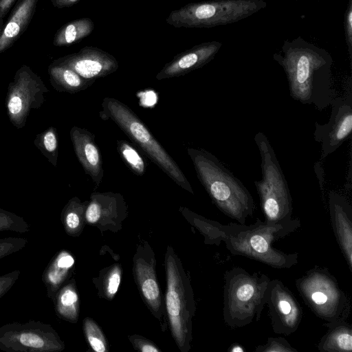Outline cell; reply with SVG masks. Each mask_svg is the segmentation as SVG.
Masks as SVG:
<instances>
[{
    "instance_id": "obj_1",
    "label": "cell",
    "mask_w": 352,
    "mask_h": 352,
    "mask_svg": "<svg viewBox=\"0 0 352 352\" xmlns=\"http://www.w3.org/2000/svg\"><path fill=\"white\" fill-rule=\"evenodd\" d=\"M273 58L283 69L294 100L320 111L330 106L335 98L333 59L326 50L298 36L285 41Z\"/></svg>"
},
{
    "instance_id": "obj_2",
    "label": "cell",
    "mask_w": 352,
    "mask_h": 352,
    "mask_svg": "<svg viewBox=\"0 0 352 352\" xmlns=\"http://www.w3.org/2000/svg\"><path fill=\"white\" fill-rule=\"evenodd\" d=\"M187 153L199 182L214 204L225 215L245 224L255 209L254 199L248 188L209 151L188 148Z\"/></svg>"
},
{
    "instance_id": "obj_3",
    "label": "cell",
    "mask_w": 352,
    "mask_h": 352,
    "mask_svg": "<svg viewBox=\"0 0 352 352\" xmlns=\"http://www.w3.org/2000/svg\"><path fill=\"white\" fill-rule=\"evenodd\" d=\"M300 227L298 219L291 223H267L257 218L254 224L225 225L226 248L234 255L243 256L276 269H289L298 263V254L285 253L272 243Z\"/></svg>"
},
{
    "instance_id": "obj_4",
    "label": "cell",
    "mask_w": 352,
    "mask_h": 352,
    "mask_svg": "<svg viewBox=\"0 0 352 352\" xmlns=\"http://www.w3.org/2000/svg\"><path fill=\"white\" fill-rule=\"evenodd\" d=\"M270 280L266 274L240 267L226 272L223 317L227 326L243 327L260 320Z\"/></svg>"
},
{
    "instance_id": "obj_5",
    "label": "cell",
    "mask_w": 352,
    "mask_h": 352,
    "mask_svg": "<svg viewBox=\"0 0 352 352\" xmlns=\"http://www.w3.org/2000/svg\"><path fill=\"white\" fill-rule=\"evenodd\" d=\"M100 116L113 121L176 184L194 194L190 182L176 162L130 107L116 98L106 97L102 102Z\"/></svg>"
},
{
    "instance_id": "obj_6",
    "label": "cell",
    "mask_w": 352,
    "mask_h": 352,
    "mask_svg": "<svg viewBox=\"0 0 352 352\" xmlns=\"http://www.w3.org/2000/svg\"><path fill=\"white\" fill-rule=\"evenodd\" d=\"M261 156L262 178L254 181L265 221L288 224L292 218V198L287 182L276 153L265 134L257 133L254 138Z\"/></svg>"
},
{
    "instance_id": "obj_7",
    "label": "cell",
    "mask_w": 352,
    "mask_h": 352,
    "mask_svg": "<svg viewBox=\"0 0 352 352\" xmlns=\"http://www.w3.org/2000/svg\"><path fill=\"white\" fill-rule=\"evenodd\" d=\"M166 309L173 338L182 352H188L192 340V320L195 301L188 276L170 247L165 256Z\"/></svg>"
},
{
    "instance_id": "obj_8",
    "label": "cell",
    "mask_w": 352,
    "mask_h": 352,
    "mask_svg": "<svg viewBox=\"0 0 352 352\" xmlns=\"http://www.w3.org/2000/svg\"><path fill=\"white\" fill-rule=\"evenodd\" d=\"M264 0H208L174 10L166 22L175 28H210L238 22L265 8Z\"/></svg>"
},
{
    "instance_id": "obj_9",
    "label": "cell",
    "mask_w": 352,
    "mask_h": 352,
    "mask_svg": "<svg viewBox=\"0 0 352 352\" xmlns=\"http://www.w3.org/2000/svg\"><path fill=\"white\" fill-rule=\"evenodd\" d=\"M295 283L305 304L316 317L327 322L346 320L349 298L327 268L316 265Z\"/></svg>"
},
{
    "instance_id": "obj_10",
    "label": "cell",
    "mask_w": 352,
    "mask_h": 352,
    "mask_svg": "<svg viewBox=\"0 0 352 352\" xmlns=\"http://www.w3.org/2000/svg\"><path fill=\"white\" fill-rule=\"evenodd\" d=\"M65 349L56 331L49 324L29 320L0 327V350L6 352H55Z\"/></svg>"
},
{
    "instance_id": "obj_11",
    "label": "cell",
    "mask_w": 352,
    "mask_h": 352,
    "mask_svg": "<svg viewBox=\"0 0 352 352\" xmlns=\"http://www.w3.org/2000/svg\"><path fill=\"white\" fill-rule=\"evenodd\" d=\"M48 92L41 78L30 67L21 65L10 82L6 94V106L10 122L22 129L30 111L42 106Z\"/></svg>"
},
{
    "instance_id": "obj_12",
    "label": "cell",
    "mask_w": 352,
    "mask_h": 352,
    "mask_svg": "<svg viewBox=\"0 0 352 352\" xmlns=\"http://www.w3.org/2000/svg\"><path fill=\"white\" fill-rule=\"evenodd\" d=\"M330 106L329 120L324 124L315 122L314 140L321 143V157H327L336 151L346 140L352 131V94L349 90L344 97H335Z\"/></svg>"
},
{
    "instance_id": "obj_13",
    "label": "cell",
    "mask_w": 352,
    "mask_h": 352,
    "mask_svg": "<svg viewBox=\"0 0 352 352\" xmlns=\"http://www.w3.org/2000/svg\"><path fill=\"white\" fill-rule=\"evenodd\" d=\"M266 305L275 333L290 336L297 331L302 319L303 311L294 294L281 280H270Z\"/></svg>"
},
{
    "instance_id": "obj_14",
    "label": "cell",
    "mask_w": 352,
    "mask_h": 352,
    "mask_svg": "<svg viewBox=\"0 0 352 352\" xmlns=\"http://www.w3.org/2000/svg\"><path fill=\"white\" fill-rule=\"evenodd\" d=\"M52 63L67 67L85 79L105 77L118 69L116 58L102 49L85 46L78 52L55 59Z\"/></svg>"
},
{
    "instance_id": "obj_15",
    "label": "cell",
    "mask_w": 352,
    "mask_h": 352,
    "mask_svg": "<svg viewBox=\"0 0 352 352\" xmlns=\"http://www.w3.org/2000/svg\"><path fill=\"white\" fill-rule=\"evenodd\" d=\"M156 261L151 248L140 245L133 257V272L140 293L153 314L163 319L162 296L156 276Z\"/></svg>"
},
{
    "instance_id": "obj_16",
    "label": "cell",
    "mask_w": 352,
    "mask_h": 352,
    "mask_svg": "<svg viewBox=\"0 0 352 352\" xmlns=\"http://www.w3.org/2000/svg\"><path fill=\"white\" fill-rule=\"evenodd\" d=\"M222 47V43L212 41L204 42L177 54L156 75L163 80L185 75L201 68L210 62Z\"/></svg>"
},
{
    "instance_id": "obj_17",
    "label": "cell",
    "mask_w": 352,
    "mask_h": 352,
    "mask_svg": "<svg viewBox=\"0 0 352 352\" xmlns=\"http://www.w3.org/2000/svg\"><path fill=\"white\" fill-rule=\"evenodd\" d=\"M329 211L335 237L352 271V207L345 197L330 191L328 195Z\"/></svg>"
},
{
    "instance_id": "obj_18",
    "label": "cell",
    "mask_w": 352,
    "mask_h": 352,
    "mask_svg": "<svg viewBox=\"0 0 352 352\" xmlns=\"http://www.w3.org/2000/svg\"><path fill=\"white\" fill-rule=\"evenodd\" d=\"M75 154L85 172L88 174L97 188L104 175L102 159L95 142V135L87 130L73 126L69 132Z\"/></svg>"
},
{
    "instance_id": "obj_19",
    "label": "cell",
    "mask_w": 352,
    "mask_h": 352,
    "mask_svg": "<svg viewBox=\"0 0 352 352\" xmlns=\"http://www.w3.org/2000/svg\"><path fill=\"white\" fill-rule=\"evenodd\" d=\"M87 203L85 217L87 223H110L122 219L127 211L122 195L112 192H94Z\"/></svg>"
},
{
    "instance_id": "obj_20",
    "label": "cell",
    "mask_w": 352,
    "mask_h": 352,
    "mask_svg": "<svg viewBox=\"0 0 352 352\" xmlns=\"http://www.w3.org/2000/svg\"><path fill=\"white\" fill-rule=\"evenodd\" d=\"M38 0H18L0 30V54L11 47L27 30Z\"/></svg>"
},
{
    "instance_id": "obj_21",
    "label": "cell",
    "mask_w": 352,
    "mask_h": 352,
    "mask_svg": "<svg viewBox=\"0 0 352 352\" xmlns=\"http://www.w3.org/2000/svg\"><path fill=\"white\" fill-rule=\"evenodd\" d=\"M74 263V256L65 250L59 251L53 256L42 275L48 298L54 299L58 289L70 275Z\"/></svg>"
},
{
    "instance_id": "obj_22",
    "label": "cell",
    "mask_w": 352,
    "mask_h": 352,
    "mask_svg": "<svg viewBox=\"0 0 352 352\" xmlns=\"http://www.w3.org/2000/svg\"><path fill=\"white\" fill-rule=\"evenodd\" d=\"M327 331L320 340L318 349L320 352H351L352 328L346 320L326 322Z\"/></svg>"
},
{
    "instance_id": "obj_23",
    "label": "cell",
    "mask_w": 352,
    "mask_h": 352,
    "mask_svg": "<svg viewBox=\"0 0 352 352\" xmlns=\"http://www.w3.org/2000/svg\"><path fill=\"white\" fill-rule=\"evenodd\" d=\"M50 82L58 92L75 94L83 91L95 81L87 80L64 65L52 63L48 67Z\"/></svg>"
},
{
    "instance_id": "obj_24",
    "label": "cell",
    "mask_w": 352,
    "mask_h": 352,
    "mask_svg": "<svg viewBox=\"0 0 352 352\" xmlns=\"http://www.w3.org/2000/svg\"><path fill=\"white\" fill-rule=\"evenodd\" d=\"M56 315L70 322H76L79 315V298L75 282L64 283L52 300Z\"/></svg>"
},
{
    "instance_id": "obj_25",
    "label": "cell",
    "mask_w": 352,
    "mask_h": 352,
    "mask_svg": "<svg viewBox=\"0 0 352 352\" xmlns=\"http://www.w3.org/2000/svg\"><path fill=\"white\" fill-rule=\"evenodd\" d=\"M94 29V21L89 17L71 21L56 31L53 38V45L56 47L72 45L90 35Z\"/></svg>"
},
{
    "instance_id": "obj_26",
    "label": "cell",
    "mask_w": 352,
    "mask_h": 352,
    "mask_svg": "<svg viewBox=\"0 0 352 352\" xmlns=\"http://www.w3.org/2000/svg\"><path fill=\"white\" fill-rule=\"evenodd\" d=\"M87 201L81 202L74 197L69 199L61 212V222L67 234L78 236L82 231Z\"/></svg>"
},
{
    "instance_id": "obj_27",
    "label": "cell",
    "mask_w": 352,
    "mask_h": 352,
    "mask_svg": "<svg viewBox=\"0 0 352 352\" xmlns=\"http://www.w3.org/2000/svg\"><path fill=\"white\" fill-rule=\"evenodd\" d=\"M186 213L189 216L205 237V243L219 245L225 239V225L219 222L207 219L197 214L185 209Z\"/></svg>"
},
{
    "instance_id": "obj_28",
    "label": "cell",
    "mask_w": 352,
    "mask_h": 352,
    "mask_svg": "<svg viewBox=\"0 0 352 352\" xmlns=\"http://www.w3.org/2000/svg\"><path fill=\"white\" fill-rule=\"evenodd\" d=\"M34 144L48 161L56 166L58 160V135L56 129L50 126L36 135Z\"/></svg>"
},
{
    "instance_id": "obj_29",
    "label": "cell",
    "mask_w": 352,
    "mask_h": 352,
    "mask_svg": "<svg viewBox=\"0 0 352 352\" xmlns=\"http://www.w3.org/2000/svg\"><path fill=\"white\" fill-rule=\"evenodd\" d=\"M117 149L124 163L134 174L142 176L145 173V160L131 144L125 140H118Z\"/></svg>"
},
{
    "instance_id": "obj_30",
    "label": "cell",
    "mask_w": 352,
    "mask_h": 352,
    "mask_svg": "<svg viewBox=\"0 0 352 352\" xmlns=\"http://www.w3.org/2000/svg\"><path fill=\"white\" fill-rule=\"evenodd\" d=\"M83 329L86 339L94 351L96 352L107 351V343L104 334L91 318H87L84 320Z\"/></svg>"
},
{
    "instance_id": "obj_31",
    "label": "cell",
    "mask_w": 352,
    "mask_h": 352,
    "mask_svg": "<svg viewBox=\"0 0 352 352\" xmlns=\"http://www.w3.org/2000/svg\"><path fill=\"white\" fill-rule=\"evenodd\" d=\"M30 230L29 223L14 212L0 208V232L12 231L26 233Z\"/></svg>"
},
{
    "instance_id": "obj_32",
    "label": "cell",
    "mask_w": 352,
    "mask_h": 352,
    "mask_svg": "<svg viewBox=\"0 0 352 352\" xmlns=\"http://www.w3.org/2000/svg\"><path fill=\"white\" fill-rule=\"evenodd\" d=\"M255 352H297L285 338L282 337H268L267 342L256 346Z\"/></svg>"
},
{
    "instance_id": "obj_33",
    "label": "cell",
    "mask_w": 352,
    "mask_h": 352,
    "mask_svg": "<svg viewBox=\"0 0 352 352\" xmlns=\"http://www.w3.org/2000/svg\"><path fill=\"white\" fill-rule=\"evenodd\" d=\"M28 240L21 237H7L0 239V260L22 250Z\"/></svg>"
},
{
    "instance_id": "obj_34",
    "label": "cell",
    "mask_w": 352,
    "mask_h": 352,
    "mask_svg": "<svg viewBox=\"0 0 352 352\" xmlns=\"http://www.w3.org/2000/svg\"><path fill=\"white\" fill-rule=\"evenodd\" d=\"M121 269L115 265L106 276L104 283V294L107 298H113L117 293L121 280Z\"/></svg>"
},
{
    "instance_id": "obj_35",
    "label": "cell",
    "mask_w": 352,
    "mask_h": 352,
    "mask_svg": "<svg viewBox=\"0 0 352 352\" xmlns=\"http://www.w3.org/2000/svg\"><path fill=\"white\" fill-rule=\"evenodd\" d=\"M344 29L348 52L352 58V0H349L344 16Z\"/></svg>"
},
{
    "instance_id": "obj_36",
    "label": "cell",
    "mask_w": 352,
    "mask_h": 352,
    "mask_svg": "<svg viewBox=\"0 0 352 352\" xmlns=\"http://www.w3.org/2000/svg\"><path fill=\"white\" fill-rule=\"evenodd\" d=\"M21 271L14 270L0 276V298L3 297L18 280Z\"/></svg>"
},
{
    "instance_id": "obj_37",
    "label": "cell",
    "mask_w": 352,
    "mask_h": 352,
    "mask_svg": "<svg viewBox=\"0 0 352 352\" xmlns=\"http://www.w3.org/2000/svg\"><path fill=\"white\" fill-rule=\"evenodd\" d=\"M134 346L142 352H160V351L152 343L140 337L133 336L131 338Z\"/></svg>"
},
{
    "instance_id": "obj_38",
    "label": "cell",
    "mask_w": 352,
    "mask_h": 352,
    "mask_svg": "<svg viewBox=\"0 0 352 352\" xmlns=\"http://www.w3.org/2000/svg\"><path fill=\"white\" fill-rule=\"evenodd\" d=\"M18 0H0V30L4 24L5 17Z\"/></svg>"
},
{
    "instance_id": "obj_39",
    "label": "cell",
    "mask_w": 352,
    "mask_h": 352,
    "mask_svg": "<svg viewBox=\"0 0 352 352\" xmlns=\"http://www.w3.org/2000/svg\"><path fill=\"white\" fill-rule=\"evenodd\" d=\"M52 6L56 8L71 7L80 0H50Z\"/></svg>"
},
{
    "instance_id": "obj_40",
    "label": "cell",
    "mask_w": 352,
    "mask_h": 352,
    "mask_svg": "<svg viewBox=\"0 0 352 352\" xmlns=\"http://www.w3.org/2000/svg\"><path fill=\"white\" fill-rule=\"evenodd\" d=\"M228 351L231 352H244L243 346L237 344L230 346Z\"/></svg>"
}]
</instances>
